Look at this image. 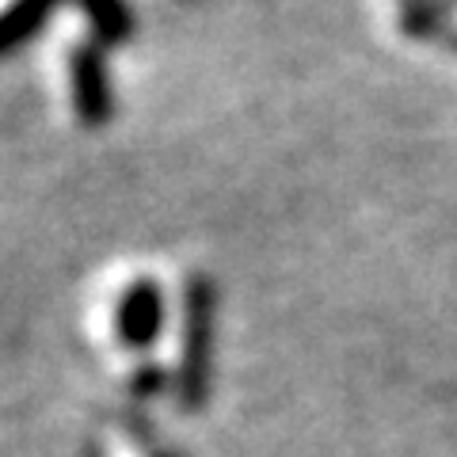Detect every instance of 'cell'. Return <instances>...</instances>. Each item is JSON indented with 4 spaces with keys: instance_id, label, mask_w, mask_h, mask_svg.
<instances>
[{
    "instance_id": "6da1fadb",
    "label": "cell",
    "mask_w": 457,
    "mask_h": 457,
    "mask_svg": "<svg viewBox=\"0 0 457 457\" xmlns=\"http://www.w3.org/2000/svg\"><path fill=\"white\" fill-rule=\"evenodd\" d=\"M213 354H218V286L206 275H191L183 282L176 366V396L183 411L206 408L213 389Z\"/></svg>"
},
{
    "instance_id": "7a4b0ae2",
    "label": "cell",
    "mask_w": 457,
    "mask_h": 457,
    "mask_svg": "<svg viewBox=\"0 0 457 457\" xmlns=\"http://www.w3.org/2000/svg\"><path fill=\"white\" fill-rule=\"evenodd\" d=\"M69 73V99H73V114L84 130H104L114 114V92H111V69L107 54L96 42H77L65 62Z\"/></svg>"
},
{
    "instance_id": "3957f363",
    "label": "cell",
    "mask_w": 457,
    "mask_h": 457,
    "mask_svg": "<svg viewBox=\"0 0 457 457\" xmlns=\"http://www.w3.org/2000/svg\"><path fill=\"white\" fill-rule=\"evenodd\" d=\"M164 320H168V302H164V286L141 275L134 278L126 290L119 294L114 302V343L126 351H149L156 339L164 332Z\"/></svg>"
},
{
    "instance_id": "277c9868",
    "label": "cell",
    "mask_w": 457,
    "mask_h": 457,
    "mask_svg": "<svg viewBox=\"0 0 457 457\" xmlns=\"http://www.w3.org/2000/svg\"><path fill=\"white\" fill-rule=\"evenodd\" d=\"M77 8L92 27L96 46H126L134 38V12L126 0H77Z\"/></svg>"
},
{
    "instance_id": "5b68a950",
    "label": "cell",
    "mask_w": 457,
    "mask_h": 457,
    "mask_svg": "<svg viewBox=\"0 0 457 457\" xmlns=\"http://www.w3.org/2000/svg\"><path fill=\"white\" fill-rule=\"evenodd\" d=\"M54 8H57V0H12V4L0 12V54L23 46L27 38H35Z\"/></svg>"
},
{
    "instance_id": "8992f818",
    "label": "cell",
    "mask_w": 457,
    "mask_h": 457,
    "mask_svg": "<svg viewBox=\"0 0 457 457\" xmlns=\"http://www.w3.org/2000/svg\"><path fill=\"white\" fill-rule=\"evenodd\" d=\"M161 457H171V453H161Z\"/></svg>"
}]
</instances>
